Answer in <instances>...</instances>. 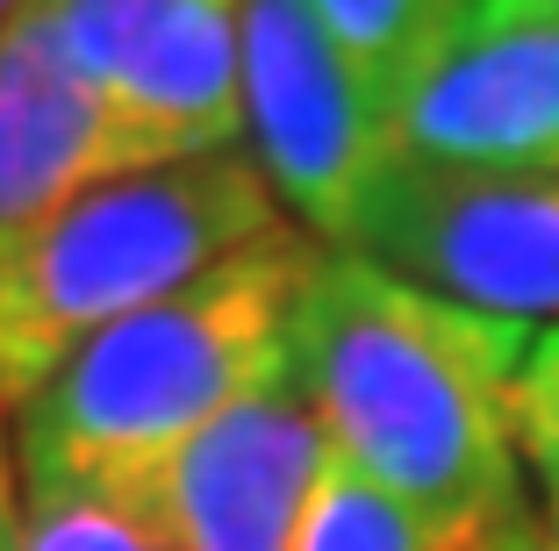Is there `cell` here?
Masks as SVG:
<instances>
[{
  "label": "cell",
  "instance_id": "obj_2",
  "mask_svg": "<svg viewBox=\"0 0 559 551\" xmlns=\"http://www.w3.org/2000/svg\"><path fill=\"white\" fill-rule=\"evenodd\" d=\"M323 243L287 237L237 251L158 309L94 337L66 373L8 416L29 502L158 494L215 422L287 380L295 301Z\"/></svg>",
  "mask_w": 559,
  "mask_h": 551
},
{
  "label": "cell",
  "instance_id": "obj_16",
  "mask_svg": "<svg viewBox=\"0 0 559 551\" xmlns=\"http://www.w3.org/2000/svg\"><path fill=\"white\" fill-rule=\"evenodd\" d=\"M22 8H29V0H0V29H8V22H15Z\"/></svg>",
  "mask_w": 559,
  "mask_h": 551
},
{
  "label": "cell",
  "instance_id": "obj_4",
  "mask_svg": "<svg viewBox=\"0 0 559 551\" xmlns=\"http://www.w3.org/2000/svg\"><path fill=\"white\" fill-rule=\"evenodd\" d=\"M245 151L287 223L323 251H352L388 165L395 108L301 0H245Z\"/></svg>",
  "mask_w": 559,
  "mask_h": 551
},
{
  "label": "cell",
  "instance_id": "obj_17",
  "mask_svg": "<svg viewBox=\"0 0 559 551\" xmlns=\"http://www.w3.org/2000/svg\"><path fill=\"white\" fill-rule=\"evenodd\" d=\"M552 8H559V0H552Z\"/></svg>",
  "mask_w": 559,
  "mask_h": 551
},
{
  "label": "cell",
  "instance_id": "obj_3",
  "mask_svg": "<svg viewBox=\"0 0 559 551\" xmlns=\"http://www.w3.org/2000/svg\"><path fill=\"white\" fill-rule=\"evenodd\" d=\"M287 229L251 151L151 165L0 229V416L50 387L94 337Z\"/></svg>",
  "mask_w": 559,
  "mask_h": 551
},
{
  "label": "cell",
  "instance_id": "obj_10",
  "mask_svg": "<svg viewBox=\"0 0 559 551\" xmlns=\"http://www.w3.org/2000/svg\"><path fill=\"white\" fill-rule=\"evenodd\" d=\"M545 530V508L524 502L510 516H480V523H444L424 508L395 502L388 487H373L366 472H352L330 452L323 480H316L309 508H301L295 551H531Z\"/></svg>",
  "mask_w": 559,
  "mask_h": 551
},
{
  "label": "cell",
  "instance_id": "obj_14",
  "mask_svg": "<svg viewBox=\"0 0 559 551\" xmlns=\"http://www.w3.org/2000/svg\"><path fill=\"white\" fill-rule=\"evenodd\" d=\"M22 530H29V487H22L15 430L0 416V551H22Z\"/></svg>",
  "mask_w": 559,
  "mask_h": 551
},
{
  "label": "cell",
  "instance_id": "obj_6",
  "mask_svg": "<svg viewBox=\"0 0 559 551\" xmlns=\"http://www.w3.org/2000/svg\"><path fill=\"white\" fill-rule=\"evenodd\" d=\"M352 251L466 309L559 323V179L395 158Z\"/></svg>",
  "mask_w": 559,
  "mask_h": 551
},
{
  "label": "cell",
  "instance_id": "obj_9",
  "mask_svg": "<svg viewBox=\"0 0 559 551\" xmlns=\"http://www.w3.org/2000/svg\"><path fill=\"white\" fill-rule=\"evenodd\" d=\"M151 165L165 158L66 65L36 8H22L0 29V229Z\"/></svg>",
  "mask_w": 559,
  "mask_h": 551
},
{
  "label": "cell",
  "instance_id": "obj_11",
  "mask_svg": "<svg viewBox=\"0 0 559 551\" xmlns=\"http://www.w3.org/2000/svg\"><path fill=\"white\" fill-rule=\"evenodd\" d=\"M301 8L352 50V65L373 80L388 108L416 80V65L444 44V29L466 15V0H301Z\"/></svg>",
  "mask_w": 559,
  "mask_h": 551
},
{
  "label": "cell",
  "instance_id": "obj_12",
  "mask_svg": "<svg viewBox=\"0 0 559 551\" xmlns=\"http://www.w3.org/2000/svg\"><path fill=\"white\" fill-rule=\"evenodd\" d=\"M22 551H187L165 494H50L29 502Z\"/></svg>",
  "mask_w": 559,
  "mask_h": 551
},
{
  "label": "cell",
  "instance_id": "obj_7",
  "mask_svg": "<svg viewBox=\"0 0 559 551\" xmlns=\"http://www.w3.org/2000/svg\"><path fill=\"white\" fill-rule=\"evenodd\" d=\"M395 144L444 172L559 179V8L466 0L395 94Z\"/></svg>",
  "mask_w": 559,
  "mask_h": 551
},
{
  "label": "cell",
  "instance_id": "obj_1",
  "mask_svg": "<svg viewBox=\"0 0 559 551\" xmlns=\"http://www.w3.org/2000/svg\"><path fill=\"white\" fill-rule=\"evenodd\" d=\"M531 344V323L444 301L359 251H316L287 373L352 472L424 516L480 523L531 502L516 452Z\"/></svg>",
  "mask_w": 559,
  "mask_h": 551
},
{
  "label": "cell",
  "instance_id": "obj_8",
  "mask_svg": "<svg viewBox=\"0 0 559 551\" xmlns=\"http://www.w3.org/2000/svg\"><path fill=\"white\" fill-rule=\"evenodd\" d=\"M330 466V438L295 373L251 394L158 487L187 551H295L301 508Z\"/></svg>",
  "mask_w": 559,
  "mask_h": 551
},
{
  "label": "cell",
  "instance_id": "obj_13",
  "mask_svg": "<svg viewBox=\"0 0 559 551\" xmlns=\"http://www.w3.org/2000/svg\"><path fill=\"white\" fill-rule=\"evenodd\" d=\"M516 452L538 487V508L559 523V323L538 330L524 380H516Z\"/></svg>",
  "mask_w": 559,
  "mask_h": 551
},
{
  "label": "cell",
  "instance_id": "obj_15",
  "mask_svg": "<svg viewBox=\"0 0 559 551\" xmlns=\"http://www.w3.org/2000/svg\"><path fill=\"white\" fill-rule=\"evenodd\" d=\"M531 551H559V523L552 516H545V530H538V544H531Z\"/></svg>",
  "mask_w": 559,
  "mask_h": 551
},
{
  "label": "cell",
  "instance_id": "obj_5",
  "mask_svg": "<svg viewBox=\"0 0 559 551\" xmlns=\"http://www.w3.org/2000/svg\"><path fill=\"white\" fill-rule=\"evenodd\" d=\"M66 65L165 165L245 151V0H29Z\"/></svg>",
  "mask_w": 559,
  "mask_h": 551
}]
</instances>
